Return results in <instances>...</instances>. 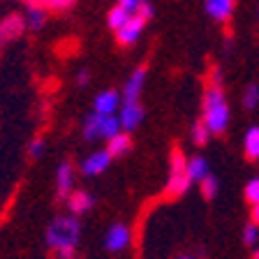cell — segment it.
Here are the masks:
<instances>
[{
	"mask_svg": "<svg viewBox=\"0 0 259 259\" xmlns=\"http://www.w3.org/2000/svg\"><path fill=\"white\" fill-rule=\"evenodd\" d=\"M201 120L206 127L210 130L213 137H220L229 130L232 123V109H229V100H227L225 86H222V70L213 67L208 76V83L201 95Z\"/></svg>",
	"mask_w": 259,
	"mask_h": 259,
	"instance_id": "cell-1",
	"label": "cell"
},
{
	"mask_svg": "<svg viewBox=\"0 0 259 259\" xmlns=\"http://www.w3.org/2000/svg\"><path fill=\"white\" fill-rule=\"evenodd\" d=\"M44 243L54 259H76L81 243V220L72 213L56 215L44 229Z\"/></svg>",
	"mask_w": 259,
	"mask_h": 259,
	"instance_id": "cell-2",
	"label": "cell"
},
{
	"mask_svg": "<svg viewBox=\"0 0 259 259\" xmlns=\"http://www.w3.org/2000/svg\"><path fill=\"white\" fill-rule=\"evenodd\" d=\"M190 185H192V181L188 176V157L181 148H174L169 153V174L167 183H164V194L169 199H178L188 192Z\"/></svg>",
	"mask_w": 259,
	"mask_h": 259,
	"instance_id": "cell-3",
	"label": "cell"
},
{
	"mask_svg": "<svg viewBox=\"0 0 259 259\" xmlns=\"http://www.w3.org/2000/svg\"><path fill=\"white\" fill-rule=\"evenodd\" d=\"M116 132H120V123L116 113H97L91 111L81 123V135L88 144L95 141H107L109 137H113Z\"/></svg>",
	"mask_w": 259,
	"mask_h": 259,
	"instance_id": "cell-4",
	"label": "cell"
},
{
	"mask_svg": "<svg viewBox=\"0 0 259 259\" xmlns=\"http://www.w3.org/2000/svg\"><path fill=\"white\" fill-rule=\"evenodd\" d=\"M26 21H23V14L19 12H10L0 19V51L10 44H14L16 39H21L26 35Z\"/></svg>",
	"mask_w": 259,
	"mask_h": 259,
	"instance_id": "cell-5",
	"label": "cell"
},
{
	"mask_svg": "<svg viewBox=\"0 0 259 259\" xmlns=\"http://www.w3.org/2000/svg\"><path fill=\"white\" fill-rule=\"evenodd\" d=\"M132 243V229L125 222H111L104 232V250L111 254L125 252Z\"/></svg>",
	"mask_w": 259,
	"mask_h": 259,
	"instance_id": "cell-6",
	"label": "cell"
},
{
	"mask_svg": "<svg viewBox=\"0 0 259 259\" xmlns=\"http://www.w3.org/2000/svg\"><path fill=\"white\" fill-rule=\"evenodd\" d=\"M116 116H118L120 130L135 132V130H139V125L144 123L146 109H144V104H141V100H123L118 111H116Z\"/></svg>",
	"mask_w": 259,
	"mask_h": 259,
	"instance_id": "cell-7",
	"label": "cell"
},
{
	"mask_svg": "<svg viewBox=\"0 0 259 259\" xmlns=\"http://www.w3.org/2000/svg\"><path fill=\"white\" fill-rule=\"evenodd\" d=\"M111 153L107 151V148H97V151L88 153L83 160H81L79 164V174L86 178H95V176H102L104 171H107L109 167H111Z\"/></svg>",
	"mask_w": 259,
	"mask_h": 259,
	"instance_id": "cell-8",
	"label": "cell"
},
{
	"mask_svg": "<svg viewBox=\"0 0 259 259\" xmlns=\"http://www.w3.org/2000/svg\"><path fill=\"white\" fill-rule=\"evenodd\" d=\"M146 26H148V21H146V19H141L139 14H132L127 21L118 28V30L113 32V35H116V42H118L120 47H125V49L135 47V44L141 39V35H144Z\"/></svg>",
	"mask_w": 259,
	"mask_h": 259,
	"instance_id": "cell-9",
	"label": "cell"
},
{
	"mask_svg": "<svg viewBox=\"0 0 259 259\" xmlns=\"http://www.w3.org/2000/svg\"><path fill=\"white\" fill-rule=\"evenodd\" d=\"M95 201H97L95 194L88 192V190H72V192L65 197V208H67V213L81 218L95 208Z\"/></svg>",
	"mask_w": 259,
	"mask_h": 259,
	"instance_id": "cell-10",
	"label": "cell"
},
{
	"mask_svg": "<svg viewBox=\"0 0 259 259\" xmlns=\"http://www.w3.org/2000/svg\"><path fill=\"white\" fill-rule=\"evenodd\" d=\"M146 79H148V65H137L125 79L123 88H120V97L123 100H139L141 93H144Z\"/></svg>",
	"mask_w": 259,
	"mask_h": 259,
	"instance_id": "cell-11",
	"label": "cell"
},
{
	"mask_svg": "<svg viewBox=\"0 0 259 259\" xmlns=\"http://www.w3.org/2000/svg\"><path fill=\"white\" fill-rule=\"evenodd\" d=\"M74 183H76V169L70 160H63L58 162L56 167V197L60 201H65V197L74 190Z\"/></svg>",
	"mask_w": 259,
	"mask_h": 259,
	"instance_id": "cell-12",
	"label": "cell"
},
{
	"mask_svg": "<svg viewBox=\"0 0 259 259\" xmlns=\"http://www.w3.org/2000/svg\"><path fill=\"white\" fill-rule=\"evenodd\" d=\"M204 12L215 23H229L236 12V0H204Z\"/></svg>",
	"mask_w": 259,
	"mask_h": 259,
	"instance_id": "cell-13",
	"label": "cell"
},
{
	"mask_svg": "<svg viewBox=\"0 0 259 259\" xmlns=\"http://www.w3.org/2000/svg\"><path fill=\"white\" fill-rule=\"evenodd\" d=\"M21 14H23V21H26V30H30V32H39L49 21V12L39 3H35V0L26 3Z\"/></svg>",
	"mask_w": 259,
	"mask_h": 259,
	"instance_id": "cell-14",
	"label": "cell"
},
{
	"mask_svg": "<svg viewBox=\"0 0 259 259\" xmlns=\"http://www.w3.org/2000/svg\"><path fill=\"white\" fill-rule=\"evenodd\" d=\"M123 102V97H120V91L116 88H104L100 91L95 97H93V111L97 113H116Z\"/></svg>",
	"mask_w": 259,
	"mask_h": 259,
	"instance_id": "cell-15",
	"label": "cell"
},
{
	"mask_svg": "<svg viewBox=\"0 0 259 259\" xmlns=\"http://www.w3.org/2000/svg\"><path fill=\"white\" fill-rule=\"evenodd\" d=\"M104 144H107L104 148L111 153L113 160H116V157H125L130 151H132V132H125V130H120V132H116L113 137H109Z\"/></svg>",
	"mask_w": 259,
	"mask_h": 259,
	"instance_id": "cell-16",
	"label": "cell"
},
{
	"mask_svg": "<svg viewBox=\"0 0 259 259\" xmlns=\"http://www.w3.org/2000/svg\"><path fill=\"white\" fill-rule=\"evenodd\" d=\"M243 155L248 162H259V125L248 127L243 135Z\"/></svg>",
	"mask_w": 259,
	"mask_h": 259,
	"instance_id": "cell-17",
	"label": "cell"
},
{
	"mask_svg": "<svg viewBox=\"0 0 259 259\" xmlns=\"http://www.w3.org/2000/svg\"><path fill=\"white\" fill-rule=\"evenodd\" d=\"M206 174H210V164H208V160H206L204 155L188 157V176H190L192 183H199Z\"/></svg>",
	"mask_w": 259,
	"mask_h": 259,
	"instance_id": "cell-18",
	"label": "cell"
},
{
	"mask_svg": "<svg viewBox=\"0 0 259 259\" xmlns=\"http://www.w3.org/2000/svg\"><path fill=\"white\" fill-rule=\"evenodd\" d=\"M210 137H213V135H210V130L206 127L204 120H201V118L194 120L192 127H190V141H192L197 148H204V146L210 141Z\"/></svg>",
	"mask_w": 259,
	"mask_h": 259,
	"instance_id": "cell-19",
	"label": "cell"
},
{
	"mask_svg": "<svg viewBox=\"0 0 259 259\" xmlns=\"http://www.w3.org/2000/svg\"><path fill=\"white\" fill-rule=\"evenodd\" d=\"M197 185H199V192L206 201H213L218 197V192H220V181H218V176H213V174H206Z\"/></svg>",
	"mask_w": 259,
	"mask_h": 259,
	"instance_id": "cell-20",
	"label": "cell"
},
{
	"mask_svg": "<svg viewBox=\"0 0 259 259\" xmlns=\"http://www.w3.org/2000/svg\"><path fill=\"white\" fill-rule=\"evenodd\" d=\"M130 16H132V12H127L125 7H120V5H113L111 10L107 12V26H109V30L116 32L125 21H127Z\"/></svg>",
	"mask_w": 259,
	"mask_h": 259,
	"instance_id": "cell-21",
	"label": "cell"
},
{
	"mask_svg": "<svg viewBox=\"0 0 259 259\" xmlns=\"http://www.w3.org/2000/svg\"><path fill=\"white\" fill-rule=\"evenodd\" d=\"M35 3H39L49 14H65V12L74 10L76 5V0H35Z\"/></svg>",
	"mask_w": 259,
	"mask_h": 259,
	"instance_id": "cell-22",
	"label": "cell"
},
{
	"mask_svg": "<svg viewBox=\"0 0 259 259\" xmlns=\"http://www.w3.org/2000/svg\"><path fill=\"white\" fill-rule=\"evenodd\" d=\"M241 100H243V107L248 109V111H254L259 107V83H248Z\"/></svg>",
	"mask_w": 259,
	"mask_h": 259,
	"instance_id": "cell-23",
	"label": "cell"
},
{
	"mask_svg": "<svg viewBox=\"0 0 259 259\" xmlns=\"http://www.w3.org/2000/svg\"><path fill=\"white\" fill-rule=\"evenodd\" d=\"M241 241H243V245H250V248H254V245L259 243V227L254 225V222H248V225H243Z\"/></svg>",
	"mask_w": 259,
	"mask_h": 259,
	"instance_id": "cell-24",
	"label": "cell"
},
{
	"mask_svg": "<svg viewBox=\"0 0 259 259\" xmlns=\"http://www.w3.org/2000/svg\"><path fill=\"white\" fill-rule=\"evenodd\" d=\"M243 199L248 201L250 206L259 204V176L250 178L248 183H245V188H243Z\"/></svg>",
	"mask_w": 259,
	"mask_h": 259,
	"instance_id": "cell-25",
	"label": "cell"
},
{
	"mask_svg": "<svg viewBox=\"0 0 259 259\" xmlns=\"http://www.w3.org/2000/svg\"><path fill=\"white\" fill-rule=\"evenodd\" d=\"M44 151H47L44 137H32V139L28 141V157H30V160H39V157L44 155Z\"/></svg>",
	"mask_w": 259,
	"mask_h": 259,
	"instance_id": "cell-26",
	"label": "cell"
},
{
	"mask_svg": "<svg viewBox=\"0 0 259 259\" xmlns=\"http://www.w3.org/2000/svg\"><path fill=\"white\" fill-rule=\"evenodd\" d=\"M135 14H139L141 19H146V21H153V16H155V5H153L151 0H139Z\"/></svg>",
	"mask_w": 259,
	"mask_h": 259,
	"instance_id": "cell-27",
	"label": "cell"
},
{
	"mask_svg": "<svg viewBox=\"0 0 259 259\" xmlns=\"http://www.w3.org/2000/svg\"><path fill=\"white\" fill-rule=\"evenodd\" d=\"M76 86L79 88H86L88 83H91V70H88V67H81L79 72H76Z\"/></svg>",
	"mask_w": 259,
	"mask_h": 259,
	"instance_id": "cell-28",
	"label": "cell"
},
{
	"mask_svg": "<svg viewBox=\"0 0 259 259\" xmlns=\"http://www.w3.org/2000/svg\"><path fill=\"white\" fill-rule=\"evenodd\" d=\"M116 5L125 7V10H127V12H132V14H135L137 5H139V0H116Z\"/></svg>",
	"mask_w": 259,
	"mask_h": 259,
	"instance_id": "cell-29",
	"label": "cell"
},
{
	"mask_svg": "<svg viewBox=\"0 0 259 259\" xmlns=\"http://www.w3.org/2000/svg\"><path fill=\"white\" fill-rule=\"evenodd\" d=\"M250 222H254V225L259 227V204L250 206Z\"/></svg>",
	"mask_w": 259,
	"mask_h": 259,
	"instance_id": "cell-30",
	"label": "cell"
},
{
	"mask_svg": "<svg viewBox=\"0 0 259 259\" xmlns=\"http://www.w3.org/2000/svg\"><path fill=\"white\" fill-rule=\"evenodd\" d=\"M174 259H199V257H197V254L185 252V254H178V257H174Z\"/></svg>",
	"mask_w": 259,
	"mask_h": 259,
	"instance_id": "cell-31",
	"label": "cell"
},
{
	"mask_svg": "<svg viewBox=\"0 0 259 259\" xmlns=\"http://www.w3.org/2000/svg\"><path fill=\"white\" fill-rule=\"evenodd\" d=\"M252 259H259V250H252Z\"/></svg>",
	"mask_w": 259,
	"mask_h": 259,
	"instance_id": "cell-32",
	"label": "cell"
},
{
	"mask_svg": "<svg viewBox=\"0 0 259 259\" xmlns=\"http://www.w3.org/2000/svg\"><path fill=\"white\" fill-rule=\"evenodd\" d=\"M16 3H23V5H26V3H30V0H16Z\"/></svg>",
	"mask_w": 259,
	"mask_h": 259,
	"instance_id": "cell-33",
	"label": "cell"
}]
</instances>
